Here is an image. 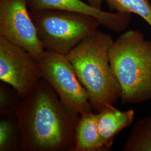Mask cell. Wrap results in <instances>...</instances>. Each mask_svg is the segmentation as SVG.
I'll list each match as a JSON object with an SVG mask.
<instances>
[{
  "label": "cell",
  "mask_w": 151,
  "mask_h": 151,
  "mask_svg": "<svg viewBox=\"0 0 151 151\" xmlns=\"http://www.w3.org/2000/svg\"><path fill=\"white\" fill-rule=\"evenodd\" d=\"M22 151H73L81 115L65 106L53 88L41 79L22 98L15 112Z\"/></svg>",
  "instance_id": "obj_1"
},
{
  "label": "cell",
  "mask_w": 151,
  "mask_h": 151,
  "mask_svg": "<svg viewBox=\"0 0 151 151\" xmlns=\"http://www.w3.org/2000/svg\"><path fill=\"white\" fill-rule=\"evenodd\" d=\"M113 41L111 35L97 30L67 55L96 113L114 107L121 96V87L109 59Z\"/></svg>",
  "instance_id": "obj_2"
},
{
  "label": "cell",
  "mask_w": 151,
  "mask_h": 151,
  "mask_svg": "<svg viewBox=\"0 0 151 151\" xmlns=\"http://www.w3.org/2000/svg\"><path fill=\"white\" fill-rule=\"evenodd\" d=\"M109 59L121 87L123 105L151 100V40L138 30L125 31L114 40Z\"/></svg>",
  "instance_id": "obj_3"
},
{
  "label": "cell",
  "mask_w": 151,
  "mask_h": 151,
  "mask_svg": "<svg viewBox=\"0 0 151 151\" xmlns=\"http://www.w3.org/2000/svg\"><path fill=\"white\" fill-rule=\"evenodd\" d=\"M30 15L44 50L65 56L100 25L93 17L70 11L45 9Z\"/></svg>",
  "instance_id": "obj_4"
},
{
  "label": "cell",
  "mask_w": 151,
  "mask_h": 151,
  "mask_svg": "<svg viewBox=\"0 0 151 151\" xmlns=\"http://www.w3.org/2000/svg\"><path fill=\"white\" fill-rule=\"evenodd\" d=\"M38 62L42 78L53 88L65 106L80 115L94 112L86 90L67 56L45 50Z\"/></svg>",
  "instance_id": "obj_5"
},
{
  "label": "cell",
  "mask_w": 151,
  "mask_h": 151,
  "mask_svg": "<svg viewBox=\"0 0 151 151\" xmlns=\"http://www.w3.org/2000/svg\"><path fill=\"white\" fill-rule=\"evenodd\" d=\"M0 36L26 50L37 61L45 51L27 0H0Z\"/></svg>",
  "instance_id": "obj_6"
},
{
  "label": "cell",
  "mask_w": 151,
  "mask_h": 151,
  "mask_svg": "<svg viewBox=\"0 0 151 151\" xmlns=\"http://www.w3.org/2000/svg\"><path fill=\"white\" fill-rule=\"evenodd\" d=\"M42 79L38 61L24 49L0 36V80L25 97Z\"/></svg>",
  "instance_id": "obj_7"
},
{
  "label": "cell",
  "mask_w": 151,
  "mask_h": 151,
  "mask_svg": "<svg viewBox=\"0 0 151 151\" xmlns=\"http://www.w3.org/2000/svg\"><path fill=\"white\" fill-rule=\"evenodd\" d=\"M30 11L54 9L85 14L96 18L100 25L116 32L125 31L131 21V14L110 12L98 9L82 0H27Z\"/></svg>",
  "instance_id": "obj_8"
},
{
  "label": "cell",
  "mask_w": 151,
  "mask_h": 151,
  "mask_svg": "<svg viewBox=\"0 0 151 151\" xmlns=\"http://www.w3.org/2000/svg\"><path fill=\"white\" fill-rule=\"evenodd\" d=\"M97 116L101 138L104 145L110 150L115 137L133 123L135 111L133 109L121 111L114 106L98 113Z\"/></svg>",
  "instance_id": "obj_9"
},
{
  "label": "cell",
  "mask_w": 151,
  "mask_h": 151,
  "mask_svg": "<svg viewBox=\"0 0 151 151\" xmlns=\"http://www.w3.org/2000/svg\"><path fill=\"white\" fill-rule=\"evenodd\" d=\"M109 151L99 133L97 113L92 112L81 115L75 131L73 151Z\"/></svg>",
  "instance_id": "obj_10"
},
{
  "label": "cell",
  "mask_w": 151,
  "mask_h": 151,
  "mask_svg": "<svg viewBox=\"0 0 151 151\" xmlns=\"http://www.w3.org/2000/svg\"><path fill=\"white\" fill-rule=\"evenodd\" d=\"M124 151H151V114L139 119L123 147Z\"/></svg>",
  "instance_id": "obj_11"
},
{
  "label": "cell",
  "mask_w": 151,
  "mask_h": 151,
  "mask_svg": "<svg viewBox=\"0 0 151 151\" xmlns=\"http://www.w3.org/2000/svg\"><path fill=\"white\" fill-rule=\"evenodd\" d=\"M21 131L15 114L1 117L0 151H21Z\"/></svg>",
  "instance_id": "obj_12"
},
{
  "label": "cell",
  "mask_w": 151,
  "mask_h": 151,
  "mask_svg": "<svg viewBox=\"0 0 151 151\" xmlns=\"http://www.w3.org/2000/svg\"><path fill=\"white\" fill-rule=\"evenodd\" d=\"M150 0H105L109 8L115 12L134 14L145 20L151 27Z\"/></svg>",
  "instance_id": "obj_13"
},
{
  "label": "cell",
  "mask_w": 151,
  "mask_h": 151,
  "mask_svg": "<svg viewBox=\"0 0 151 151\" xmlns=\"http://www.w3.org/2000/svg\"><path fill=\"white\" fill-rule=\"evenodd\" d=\"M22 99L14 88L1 81L0 86L1 117L15 114L17 106Z\"/></svg>",
  "instance_id": "obj_14"
},
{
  "label": "cell",
  "mask_w": 151,
  "mask_h": 151,
  "mask_svg": "<svg viewBox=\"0 0 151 151\" xmlns=\"http://www.w3.org/2000/svg\"><path fill=\"white\" fill-rule=\"evenodd\" d=\"M88 3L92 6L98 9H102V5L105 0H87Z\"/></svg>",
  "instance_id": "obj_15"
},
{
  "label": "cell",
  "mask_w": 151,
  "mask_h": 151,
  "mask_svg": "<svg viewBox=\"0 0 151 151\" xmlns=\"http://www.w3.org/2000/svg\"><path fill=\"white\" fill-rule=\"evenodd\" d=\"M150 1H151V0H150Z\"/></svg>",
  "instance_id": "obj_16"
}]
</instances>
